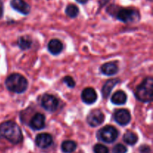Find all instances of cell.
<instances>
[{"mask_svg": "<svg viewBox=\"0 0 153 153\" xmlns=\"http://www.w3.org/2000/svg\"><path fill=\"white\" fill-rule=\"evenodd\" d=\"M105 116L102 112L100 110H94L90 112L87 117V123L91 127H97L103 123Z\"/></svg>", "mask_w": 153, "mask_h": 153, "instance_id": "cell-7", "label": "cell"}, {"mask_svg": "<svg viewBox=\"0 0 153 153\" xmlns=\"http://www.w3.org/2000/svg\"><path fill=\"white\" fill-rule=\"evenodd\" d=\"M94 151L95 153H108L109 150L107 146L100 143H97L94 146Z\"/></svg>", "mask_w": 153, "mask_h": 153, "instance_id": "cell-21", "label": "cell"}, {"mask_svg": "<svg viewBox=\"0 0 153 153\" xmlns=\"http://www.w3.org/2000/svg\"><path fill=\"white\" fill-rule=\"evenodd\" d=\"M88 0H76V1L79 3H80V4H85V3L88 2Z\"/></svg>", "mask_w": 153, "mask_h": 153, "instance_id": "cell-26", "label": "cell"}, {"mask_svg": "<svg viewBox=\"0 0 153 153\" xmlns=\"http://www.w3.org/2000/svg\"><path fill=\"white\" fill-rule=\"evenodd\" d=\"M40 104L42 107L47 111L55 112L58 109V100L55 96L46 94L42 97Z\"/></svg>", "mask_w": 153, "mask_h": 153, "instance_id": "cell-6", "label": "cell"}, {"mask_svg": "<svg viewBox=\"0 0 153 153\" xmlns=\"http://www.w3.org/2000/svg\"><path fill=\"white\" fill-rule=\"evenodd\" d=\"M149 1H152V0H149Z\"/></svg>", "mask_w": 153, "mask_h": 153, "instance_id": "cell-27", "label": "cell"}, {"mask_svg": "<svg viewBox=\"0 0 153 153\" xmlns=\"http://www.w3.org/2000/svg\"><path fill=\"white\" fill-rule=\"evenodd\" d=\"M81 98H82L83 102L86 103V104H94L97 100V94L94 88H86L82 92Z\"/></svg>", "mask_w": 153, "mask_h": 153, "instance_id": "cell-10", "label": "cell"}, {"mask_svg": "<svg viewBox=\"0 0 153 153\" xmlns=\"http://www.w3.org/2000/svg\"><path fill=\"white\" fill-rule=\"evenodd\" d=\"M128 149L124 145L119 143L113 148V153H126Z\"/></svg>", "mask_w": 153, "mask_h": 153, "instance_id": "cell-23", "label": "cell"}, {"mask_svg": "<svg viewBox=\"0 0 153 153\" xmlns=\"http://www.w3.org/2000/svg\"><path fill=\"white\" fill-rule=\"evenodd\" d=\"M77 147V144L73 140H65L61 144V149L64 153H72Z\"/></svg>", "mask_w": 153, "mask_h": 153, "instance_id": "cell-17", "label": "cell"}, {"mask_svg": "<svg viewBox=\"0 0 153 153\" xmlns=\"http://www.w3.org/2000/svg\"><path fill=\"white\" fill-rule=\"evenodd\" d=\"M53 139L51 134L48 133H41L37 134L35 139L36 145L41 149H46L52 144Z\"/></svg>", "mask_w": 153, "mask_h": 153, "instance_id": "cell-9", "label": "cell"}, {"mask_svg": "<svg viewBox=\"0 0 153 153\" xmlns=\"http://www.w3.org/2000/svg\"><path fill=\"white\" fill-rule=\"evenodd\" d=\"M48 50L52 55H58L63 50V44L58 39H52L48 44Z\"/></svg>", "mask_w": 153, "mask_h": 153, "instance_id": "cell-15", "label": "cell"}, {"mask_svg": "<svg viewBox=\"0 0 153 153\" xmlns=\"http://www.w3.org/2000/svg\"><path fill=\"white\" fill-rule=\"evenodd\" d=\"M28 81L19 73H13L7 78L5 86L7 90L16 94H22L28 88Z\"/></svg>", "mask_w": 153, "mask_h": 153, "instance_id": "cell-2", "label": "cell"}, {"mask_svg": "<svg viewBox=\"0 0 153 153\" xmlns=\"http://www.w3.org/2000/svg\"><path fill=\"white\" fill-rule=\"evenodd\" d=\"M3 15V5H2V1L0 0V19L1 18Z\"/></svg>", "mask_w": 153, "mask_h": 153, "instance_id": "cell-25", "label": "cell"}, {"mask_svg": "<svg viewBox=\"0 0 153 153\" xmlns=\"http://www.w3.org/2000/svg\"><path fill=\"white\" fill-rule=\"evenodd\" d=\"M65 12L66 14H67L69 17L75 18L78 16V14H79V7L76 5H75V4H70L67 7Z\"/></svg>", "mask_w": 153, "mask_h": 153, "instance_id": "cell-20", "label": "cell"}, {"mask_svg": "<svg viewBox=\"0 0 153 153\" xmlns=\"http://www.w3.org/2000/svg\"><path fill=\"white\" fill-rule=\"evenodd\" d=\"M46 117L43 114L37 113L33 116L29 122V126L34 130H40L45 127Z\"/></svg>", "mask_w": 153, "mask_h": 153, "instance_id": "cell-11", "label": "cell"}, {"mask_svg": "<svg viewBox=\"0 0 153 153\" xmlns=\"http://www.w3.org/2000/svg\"><path fill=\"white\" fill-rule=\"evenodd\" d=\"M116 123L120 126H126L131 121V114L127 109H119L114 115Z\"/></svg>", "mask_w": 153, "mask_h": 153, "instance_id": "cell-8", "label": "cell"}, {"mask_svg": "<svg viewBox=\"0 0 153 153\" xmlns=\"http://www.w3.org/2000/svg\"><path fill=\"white\" fill-rule=\"evenodd\" d=\"M17 44L22 50H26V49H29L31 47V44H32V41H31V39L28 36H22V37H20L19 38L17 41Z\"/></svg>", "mask_w": 153, "mask_h": 153, "instance_id": "cell-18", "label": "cell"}, {"mask_svg": "<svg viewBox=\"0 0 153 153\" xmlns=\"http://www.w3.org/2000/svg\"><path fill=\"white\" fill-rule=\"evenodd\" d=\"M117 129L112 126H106L102 128L97 133V137L101 141L107 143H111L117 139Z\"/></svg>", "mask_w": 153, "mask_h": 153, "instance_id": "cell-5", "label": "cell"}, {"mask_svg": "<svg viewBox=\"0 0 153 153\" xmlns=\"http://www.w3.org/2000/svg\"><path fill=\"white\" fill-rule=\"evenodd\" d=\"M152 91L153 79L152 77L146 78L137 87L135 91L136 98L143 102H150L152 100Z\"/></svg>", "mask_w": 153, "mask_h": 153, "instance_id": "cell-3", "label": "cell"}, {"mask_svg": "<svg viewBox=\"0 0 153 153\" xmlns=\"http://www.w3.org/2000/svg\"><path fill=\"white\" fill-rule=\"evenodd\" d=\"M120 82L119 79H111L108 80L107 82L105 83V85H103L102 89V97L104 99H107L108 97L110 96L111 93L113 88L117 85Z\"/></svg>", "mask_w": 153, "mask_h": 153, "instance_id": "cell-13", "label": "cell"}, {"mask_svg": "<svg viewBox=\"0 0 153 153\" xmlns=\"http://www.w3.org/2000/svg\"><path fill=\"white\" fill-rule=\"evenodd\" d=\"M115 16L118 20L125 23L136 22L140 19L138 10L131 8H120L117 11Z\"/></svg>", "mask_w": 153, "mask_h": 153, "instance_id": "cell-4", "label": "cell"}, {"mask_svg": "<svg viewBox=\"0 0 153 153\" xmlns=\"http://www.w3.org/2000/svg\"><path fill=\"white\" fill-rule=\"evenodd\" d=\"M100 70H101L102 74L105 75V76H111L117 73L118 67L114 62H108L103 64L100 67Z\"/></svg>", "mask_w": 153, "mask_h": 153, "instance_id": "cell-14", "label": "cell"}, {"mask_svg": "<svg viewBox=\"0 0 153 153\" xmlns=\"http://www.w3.org/2000/svg\"><path fill=\"white\" fill-rule=\"evenodd\" d=\"M63 82L65 83L67 85V87L70 88H73L76 85V82H75L74 79L70 76H67L63 79Z\"/></svg>", "mask_w": 153, "mask_h": 153, "instance_id": "cell-22", "label": "cell"}, {"mask_svg": "<svg viewBox=\"0 0 153 153\" xmlns=\"http://www.w3.org/2000/svg\"><path fill=\"white\" fill-rule=\"evenodd\" d=\"M140 151L142 153H149L150 152V148H149V146L144 145V146H140Z\"/></svg>", "mask_w": 153, "mask_h": 153, "instance_id": "cell-24", "label": "cell"}, {"mask_svg": "<svg viewBox=\"0 0 153 153\" xmlns=\"http://www.w3.org/2000/svg\"><path fill=\"white\" fill-rule=\"evenodd\" d=\"M10 6L16 11L24 15H28L31 10V7L24 0H11Z\"/></svg>", "mask_w": 153, "mask_h": 153, "instance_id": "cell-12", "label": "cell"}, {"mask_svg": "<svg viewBox=\"0 0 153 153\" xmlns=\"http://www.w3.org/2000/svg\"><path fill=\"white\" fill-rule=\"evenodd\" d=\"M123 140L128 145H134L138 140V137H137V134L135 133L132 132L131 131H128L127 132L125 133V134L123 135Z\"/></svg>", "mask_w": 153, "mask_h": 153, "instance_id": "cell-19", "label": "cell"}, {"mask_svg": "<svg viewBox=\"0 0 153 153\" xmlns=\"http://www.w3.org/2000/svg\"><path fill=\"white\" fill-rule=\"evenodd\" d=\"M127 96L125 92L118 91L115 92L111 97V102L117 105H122L126 102Z\"/></svg>", "mask_w": 153, "mask_h": 153, "instance_id": "cell-16", "label": "cell"}, {"mask_svg": "<svg viewBox=\"0 0 153 153\" xmlns=\"http://www.w3.org/2000/svg\"><path fill=\"white\" fill-rule=\"evenodd\" d=\"M0 134L13 144H18L22 140V131L13 121H5L0 124Z\"/></svg>", "mask_w": 153, "mask_h": 153, "instance_id": "cell-1", "label": "cell"}]
</instances>
